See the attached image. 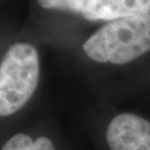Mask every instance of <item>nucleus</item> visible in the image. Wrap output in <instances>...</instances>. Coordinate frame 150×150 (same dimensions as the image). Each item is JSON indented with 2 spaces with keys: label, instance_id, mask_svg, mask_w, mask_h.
Segmentation results:
<instances>
[{
  "label": "nucleus",
  "instance_id": "nucleus-4",
  "mask_svg": "<svg viewBox=\"0 0 150 150\" xmlns=\"http://www.w3.org/2000/svg\"><path fill=\"white\" fill-rule=\"evenodd\" d=\"M150 11V0H87L81 15L90 21H112Z\"/></svg>",
  "mask_w": 150,
  "mask_h": 150
},
{
  "label": "nucleus",
  "instance_id": "nucleus-1",
  "mask_svg": "<svg viewBox=\"0 0 150 150\" xmlns=\"http://www.w3.org/2000/svg\"><path fill=\"white\" fill-rule=\"evenodd\" d=\"M93 61L123 64L150 51V11L108 21L83 46Z\"/></svg>",
  "mask_w": 150,
  "mask_h": 150
},
{
  "label": "nucleus",
  "instance_id": "nucleus-5",
  "mask_svg": "<svg viewBox=\"0 0 150 150\" xmlns=\"http://www.w3.org/2000/svg\"><path fill=\"white\" fill-rule=\"evenodd\" d=\"M1 150H56L51 140L47 137H39L32 139L26 134H13L9 140H7Z\"/></svg>",
  "mask_w": 150,
  "mask_h": 150
},
{
  "label": "nucleus",
  "instance_id": "nucleus-6",
  "mask_svg": "<svg viewBox=\"0 0 150 150\" xmlns=\"http://www.w3.org/2000/svg\"><path fill=\"white\" fill-rule=\"evenodd\" d=\"M38 4L45 9L82 12L87 0H37Z\"/></svg>",
  "mask_w": 150,
  "mask_h": 150
},
{
  "label": "nucleus",
  "instance_id": "nucleus-2",
  "mask_svg": "<svg viewBox=\"0 0 150 150\" xmlns=\"http://www.w3.org/2000/svg\"><path fill=\"white\" fill-rule=\"evenodd\" d=\"M40 76L39 56L30 43L16 42L0 64V115L11 116L27 103L37 89Z\"/></svg>",
  "mask_w": 150,
  "mask_h": 150
},
{
  "label": "nucleus",
  "instance_id": "nucleus-3",
  "mask_svg": "<svg viewBox=\"0 0 150 150\" xmlns=\"http://www.w3.org/2000/svg\"><path fill=\"white\" fill-rule=\"evenodd\" d=\"M106 140L110 150H150V121L134 113H119L108 125Z\"/></svg>",
  "mask_w": 150,
  "mask_h": 150
}]
</instances>
